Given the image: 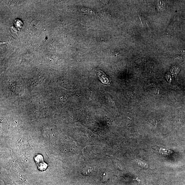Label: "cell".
Segmentation results:
<instances>
[{"label": "cell", "mask_w": 185, "mask_h": 185, "mask_svg": "<svg viewBox=\"0 0 185 185\" xmlns=\"http://www.w3.org/2000/svg\"><path fill=\"white\" fill-rule=\"evenodd\" d=\"M34 160L37 165L38 169L43 172L48 167V165L44 161V159L42 155L41 154H37L34 157Z\"/></svg>", "instance_id": "1"}, {"label": "cell", "mask_w": 185, "mask_h": 185, "mask_svg": "<svg viewBox=\"0 0 185 185\" xmlns=\"http://www.w3.org/2000/svg\"><path fill=\"white\" fill-rule=\"evenodd\" d=\"M159 153L160 154L166 156H169L173 153V151L170 150L168 149L167 148L164 147H161L159 150Z\"/></svg>", "instance_id": "2"}, {"label": "cell", "mask_w": 185, "mask_h": 185, "mask_svg": "<svg viewBox=\"0 0 185 185\" xmlns=\"http://www.w3.org/2000/svg\"><path fill=\"white\" fill-rule=\"evenodd\" d=\"M93 172V169L91 167H86L84 168V175L85 174L87 175H90L92 174Z\"/></svg>", "instance_id": "3"}]
</instances>
